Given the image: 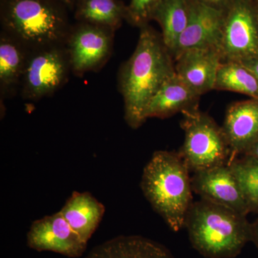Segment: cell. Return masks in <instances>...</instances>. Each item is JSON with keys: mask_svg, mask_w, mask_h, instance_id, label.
I'll list each match as a JSON object with an SVG mask.
<instances>
[{"mask_svg": "<svg viewBox=\"0 0 258 258\" xmlns=\"http://www.w3.org/2000/svg\"><path fill=\"white\" fill-rule=\"evenodd\" d=\"M189 0H163L154 13L152 20L160 25L163 42L172 52L184 32L190 16Z\"/></svg>", "mask_w": 258, "mask_h": 258, "instance_id": "d6986e66", "label": "cell"}, {"mask_svg": "<svg viewBox=\"0 0 258 258\" xmlns=\"http://www.w3.org/2000/svg\"><path fill=\"white\" fill-rule=\"evenodd\" d=\"M197 1L205 3V4L210 5V6L215 7V8L220 9V5L225 3L226 0H197Z\"/></svg>", "mask_w": 258, "mask_h": 258, "instance_id": "484cf974", "label": "cell"}, {"mask_svg": "<svg viewBox=\"0 0 258 258\" xmlns=\"http://www.w3.org/2000/svg\"><path fill=\"white\" fill-rule=\"evenodd\" d=\"M75 10V18L79 23L114 32L126 19V7L117 0H78Z\"/></svg>", "mask_w": 258, "mask_h": 258, "instance_id": "ac0fdd59", "label": "cell"}, {"mask_svg": "<svg viewBox=\"0 0 258 258\" xmlns=\"http://www.w3.org/2000/svg\"><path fill=\"white\" fill-rule=\"evenodd\" d=\"M114 32L79 22L71 27L64 42L71 72L81 76L101 69L111 57Z\"/></svg>", "mask_w": 258, "mask_h": 258, "instance_id": "52a82bcc", "label": "cell"}, {"mask_svg": "<svg viewBox=\"0 0 258 258\" xmlns=\"http://www.w3.org/2000/svg\"><path fill=\"white\" fill-rule=\"evenodd\" d=\"M70 72L64 44L30 51L20 83L22 96L38 101L51 96L66 83Z\"/></svg>", "mask_w": 258, "mask_h": 258, "instance_id": "8992f818", "label": "cell"}, {"mask_svg": "<svg viewBox=\"0 0 258 258\" xmlns=\"http://www.w3.org/2000/svg\"><path fill=\"white\" fill-rule=\"evenodd\" d=\"M183 114L185 139L179 154L189 170L196 173L229 164L232 151L223 129L198 109Z\"/></svg>", "mask_w": 258, "mask_h": 258, "instance_id": "5b68a950", "label": "cell"}, {"mask_svg": "<svg viewBox=\"0 0 258 258\" xmlns=\"http://www.w3.org/2000/svg\"><path fill=\"white\" fill-rule=\"evenodd\" d=\"M60 212L73 230L88 242L103 218L105 207L91 193L74 191Z\"/></svg>", "mask_w": 258, "mask_h": 258, "instance_id": "2e32d148", "label": "cell"}, {"mask_svg": "<svg viewBox=\"0 0 258 258\" xmlns=\"http://www.w3.org/2000/svg\"><path fill=\"white\" fill-rule=\"evenodd\" d=\"M29 50L6 32L0 35V91L2 98L20 86L28 60Z\"/></svg>", "mask_w": 258, "mask_h": 258, "instance_id": "e0dca14e", "label": "cell"}, {"mask_svg": "<svg viewBox=\"0 0 258 258\" xmlns=\"http://www.w3.org/2000/svg\"><path fill=\"white\" fill-rule=\"evenodd\" d=\"M175 57L176 74L193 91L201 96L215 89L217 71L223 57L220 48L190 49Z\"/></svg>", "mask_w": 258, "mask_h": 258, "instance_id": "7c38bea8", "label": "cell"}, {"mask_svg": "<svg viewBox=\"0 0 258 258\" xmlns=\"http://www.w3.org/2000/svg\"><path fill=\"white\" fill-rule=\"evenodd\" d=\"M250 240L253 241L258 247V220L254 225H251Z\"/></svg>", "mask_w": 258, "mask_h": 258, "instance_id": "d4e9b609", "label": "cell"}, {"mask_svg": "<svg viewBox=\"0 0 258 258\" xmlns=\"http://www.w3.org/2000/svg\"><path fill=\"white\" fill-rule=\"evenodd\" d=\"M235 175L249 212H258V161L244 157L229 164Z\"/></svg>", "mask_w": 258, "mask_h": 258, "instance_id": "44dd1931", "label": "cell"}, {"mask_svg": "<svg viewBox=\"0 0 258 258\" xmlns=\"http://www.w3.org/2000/svg\"><path fill=\"white\" fill-rule=\"evenodd\" d=\"M215 89L242 93L258 99L257 79L250 71L236 61H227L220 64Z\"/></svg>", "mask_w": 258, "mask_h": 258, "instance_id": "ffe728a7", "label": "cell"}, {"mask_svg": "<svg viewBox=\"0 0 258 258\" xmlns=\"http://www.w3.org/2000/svg\"><path fill=\"white\" fill-rule=\"evenodd\" d=\"M189 169L179 154L154 153L141 181L144 196L174 232L185 227L191 203Z\"/></svg>", "mask_w": 258, "mask_h": 258, "instance_id": "7a4b0ae2", "label": "cell"}, {"mask_svg": "<svg viewBox=\"0 0 258 258\" xmlns=\"http://www.w3.org/2000/svg\"><path fill=\"white\" fill-rule=\"evenodd\" d=\"M174 73L170 52L161 35L148 25L141 27L137 47L118 73V88L129 126L139 128L147 120L149 101Z\"/></svg>", "mask_w": 258, "mask_h": 258, "instance_id": "6da1fadb", "label": "cell"}, {"mask_svg": "<svg viewBox=\"0 0 258 258\" xmlns=\"http://www.w3.org/2000/svg\"><path fill=\"white\" fill-rule=\"evenodd\" d=\"M163 0H131L126 7V20L137 26L147 25Z\"/></svg>", "mask_w": 258, "mask_h": 258, "instance_id": "7402d4cb", "label": "cell"}, {"mask_svg": "<svg viewBox=\"0 0 258 258\" xmlns=\"http://www.w3.org/2000/svg\"><path fill=\"white\" fill-rule=\"evenodd\" d=\"M222 129L232 151V161L233 154L245 152L258 140V99L231 105Z\"/></svg>", "mask_w": 258, "mask_h": 258, "instance_id": "4fadbf2b", "label": "cell"}, {"mask_svg": "<svg viewBox=\"0 0 258 258\" xmlns=\"http://www.w3.org/2000/svg\"><path fill=\"white\" fill-rule=\"evenodd\" d=\"M55 1L63 5L67 8H75V5H76L78 0H55Z\"/></svg>", "mask_w": 258, "mask_h": 258, "instance_id": "4316f807", "label": "cell"}, {"mask_svg": "<svg viewBox=\"0 0 258 258\" xmlns=\"http://www.w3.org/2000/svg\"><path fill=\"white\" fill-rule=\"evenodd\" d=\"M222 57L228 61L258 57V31L250 8L236 1L225 17L221 44Z\"/></svg>", "mask_w": 258, "mask_h": 258, "instance_id": "ba28073f", "label": "cell"}, {"mask_svg": "<svg viewBox=\"0 0 258 258\" xmlns=\"http://www.w3.org/2000/svg\"><path fill=\"white\" fill-rule=\"evenodd\" d=\"M225 20L221 9L197 0L191 2L189 22L172 53L176 55L195 48L220 49Z\"/></svg>", "mask_w": 258, "mask_h": 258, "instance_id": "30bf717a", "label": "cell"}, {"mask_svg": "<svg viewBox=\"0 0 258 258\" xmlns=\"http://www.w3.org/2000/svg\"><path fill=\"white\" fill-rule=\"evenodd\" d=\"M27 243L38 252L51 251L73 258L82 256L87 247V242L73 230L60 211L32 222Z\"/></svg>", "mask_w": 258, "mask_h": 258, "instance_id": "9c48e42d", "label": "cell"}, {"mask_svg": "<svg viewBox=\"0 0 258 258\" xmlns=\"http://www.w3.org/2000/svg\"><path fill=\"white\" fill-rule=\"evenodd\" d=\"M192 189L203 200L246 215L249 212L240 186L229 164L195 173Z\"/></svg>", "mask_w": 258, "mask_h": 258, "instance_id": "8fae6325", "label": "cell"}, {"mask_svg": "<svg viewBox=\"0 0 258 258\" xmlns=\"http://www.w3.org/2000/svg\"><path fill=\"white\" fill-rule=\"evenodd\" d=\"M200 96L175 72L163 83L149 101L146 118H165L179 112L198 109Z\"/></svg>", "mask_w": 258, "mask_h": 258, "instance_id": "5bb4252c", "label": "cell"}, {"mask_svg": "<svg viewBox=\"0 0 258 258\" xmlns=\"http://www.w3.org/2000/svg\"><path fill=\"white\" fill-rule=\"evenodd\" d=\"M66 8L55 0H1L3 31L30 51L64 45L71 28Z\"/></svg>", "mask_w": 258, "mask_h": 258, "instance_id": "277c9868", "label": "cell"}, {"mask_svg": "<svg viewBox=\"0 0 258 258\" xmlns=\"http://www.w3.org/2000/svg\"><path fill=\"white\" fill-rule=\"evenodd\" d=\"M85 258H174L165 246L138 235L118 236L93 247Z\"/></svg>", "mask_w": 258, "mask_h": 258, "instance_id": "9a60e30c", "label": "cell"}, {"mask_svg": "<svg viewBox=\"0 0 258 258\" xmlns=\"http://www.w3.org/2000/svg\"><path fill=\"white\" fill-rule=\"evenodd\" d=\"M241 64L254 75L258 82V57L240 61Z\"/></svg>", "mask_w": 258, "mask_h": 258, "instance_id": "603a6c76", "label": "cell"}, {"mask_svg": "<svg viewBox=\"0 0 258 258\" xmlns=\"http://www.w3.org/2000/svg\"><path fill=\"white\" fill-rule=\"evenodd\" d=\"M244 157L250 158L258 161V140L244 153Z\"/></svg>", "mask_w": 258, "mask_h": 258, "instance_id": "cb8c5ba5", "label": "cell"}, {"mask_svg": "<svg viewBox=\"0 0 258 258\" xmlns=\"http://www.w3.org/2000/svg\"><path fill=\"white\" fill-rule=\"evenodd\" d=\"M185 227L194 248L208 258L235 257L250 241L245 215L203 199L191 205Z\"/></svg>", "mask_w": 258, "mask_h": 258, "instance_id": "3957f363", "label": "cell"}]
</instances>
